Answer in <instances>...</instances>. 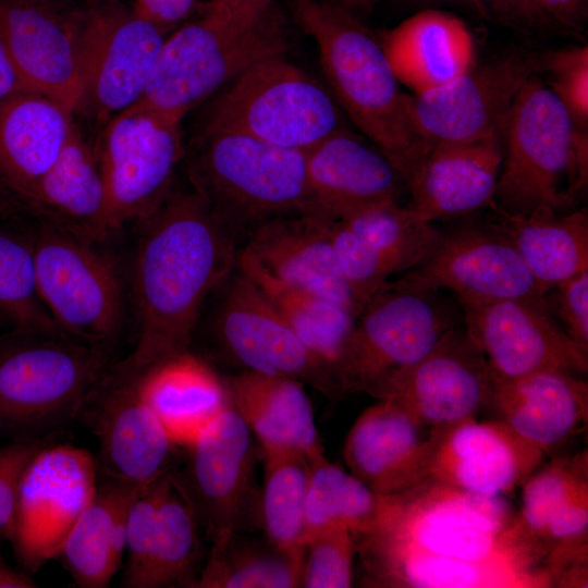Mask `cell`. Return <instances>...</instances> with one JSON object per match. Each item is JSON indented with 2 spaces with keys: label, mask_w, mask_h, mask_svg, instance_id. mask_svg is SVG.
<instances>
[{
  "label": "cell",
  "mask_w": 588,
  "mask_h": 588,
  "mask_svg": "<svg viewBox=\"0 0 588 588\" xmlns=\"http://www.w3.org/2000/svg\"><path fill=\"white\" fill-rule=\"evenodd\" d=\"M522 485L518 522L525 532L546 549L542 537L551 518L571 499L588 490L587 454L553 461L534 471Z\"/></svg>",
  "instance_id": "obj_42"
},
{
  "label": "cell",
  "mask_w": 588,
  "mask_h": 588,
  "mask_svg": "<svg viewBox=\"0 0 588 588\" xmlns=\"http://www.w3.org/2000/svg\"><path fill=\"white\" fill-rule=\"evenodd\" d=\"M22 212L21 205L0 188V220H10Z\"/></svg>",
  "instance_id": "obj_55"
},
{
  "label": "cell",
  "mask_w": 588,
  "mask_h": 588,
  "mask_svg": "<svg viewBox=\"0 0 588 588\" xmlns=\"http://www.w3.org/2000/svg\"><path fill=\"white\" fill-rule=\"evenodd\" d=\"M91 0H0V40L29 90L76 112Z\"/></svg>",
  "instance_id": "obj_13"
},
{
  "label": "cell",
  "mask_w": 588,
  "mask_h": 588,
  "mask_svg": "<svg viewBox=\"0 0 588 588\" xmlns=\"http://www.w3.org/2000/svg\"><path fill=\"white\" fill-rule=\"evenodd\" d=\"M137 225L130 275L136 338L115 366L140 376L189 352L205 304L235 270L240 247L193 191L174 189Z\"/></svg>",
  "instance_id": "obj_2"
},
{
  "label": "cell",
  "mask_w": 588,
  "mask_h": 588,
  "mask_svg": "<svg viewBox=\"0 0 588 588\" xmlns=\"http://www.w3.org/2000/svg\"><path fill=\"white\" fill-rule=\"evenodd\" d=\"M139 490L108 478L98 482L58 556L76 586L103 588L110 584L122 563L127 514Z\"/></svg>",
  "instance_id": "obj_35"
},
{
  "label": "cell",
  "mask_w": 588,
  "mask_h": 588,
  "mask_svg": "<svg viewBox=\"0 0 588 588\" xmlns=\"http://www.w3.org/2000/svg\"><path fill=\"white\" fill-rule=\"evenodd\" d=\"M94 145L115 232L147 219L174 192L185 155L181 122L131 106L100 128Z\"/></svg>",
  "instance_id": "obj_11"
},
{
  "label": "cell",
  "mask_w": 588,
  "mask_h": 588,
  "mask_svg": "<svg viewBox=\"0 0 588 588\" xmlns=\"http://www.w3.org/2000/svg\"><path fill=\"white\" fill-rule=\"evenodd\" d=\"M29 90L0 40V102L17 93Z\"/></svg>",
  "instance_id": "obj_53"
},
{
  "label": "cell",
  "mask_w": 588,
  "mask_h": 588,
  "mask_svg": "<svg viewBox=\"0 0 588 588\" xmlns=\"http://www.w3.org/2000/svg\"><path fill=\"white\" fill-rule=\"evenodd\" d=\"M200 527L174 470L160 500L142 588L196 587L201 568Z\"/></svg>",
  "instance_id": "obj_37"
},
{
  "label": "cell",
  "mask_w": 588,
  "mask_h": 588,
  "mask_svg": "<svg viewBox=\"0 0 588 588\" xmlns=\"http://www.w3.org/2000/svg\"><path fill=\"white\" fill-rule=\"evenodd\" d=\"M371 586L552 587L546 550L522 528L503 495H481L428 478L387 497L376 526L356 538Z\"/></svg>",
  "instance_id": "obj_1"
},
{
  "label": "cell",
  "mask_w": 588,
  "mask_h": 588,
  "mask_svg": "<svg viewBox=\"0 0 588 588\" xmlns=\"http://www.w3.org/2000/svg\"><path fill=\"white\" fill-rule=\"evenodd\" d=\"M483 16L519 29L532 30L547 27L534 0H478Z\"/></svg>",
  "instance_id": "obj_49"
},
{
  "label": "cell",
  "mask_w": 588,
  "mask_h": 588,
  "mask_svg": "<svg viewBox=\"0 0 588 588\" xmlns=\"http://www.w3.org/2000/svg\"><path fill=\"white\" fill-rule=\"evenodd\" d=\"M171 473L140 489L130 506L125 530L126 565L121 580L123 587L142 588L151 551L158 506Z\"/></svg>",
  "instance_id": "obj_44"
},
{
  "label": "cell",
  "mask_w": 588,
  "mask_h": 588,
  "mask_svg": "<svg viewBox=\"0 0 588 588\" xmlns=\"http://www.w3.org/2000/svg\"><path fill=\"white\" fill-rule=\"evenodd\" d=\"M49 443V439H37L0 449V537L12 539L23 475L33 457Z\"/></svg>",
  "instance_id": "obj_47"
},
{
  "label": "cell",
  "mask_w": 588,
  "mask_h": 588,
  "mask_svg": "<svg viewBox=\"0 0 588 588\" xmlns=\"http://www.w3.org/2000/svg\"><path fill=\"white\" fill-rule=\"evenodd\" d=\"M167 33L115 0H91L77 107L100 128L143 95Z\"/></svg>",
  "instance_id": "obj_18"
},
{
  "label": "cell",
  "mask_w": 588,
  "mask_h": 588,
  "mask_svg": "<svg viewBox=\"0 0 588 588\" xmlns=\"http://www.w3.org/2000/svg\"><path fill=\"white\" fill-rule=\"evenodd\" d=\"M236 267L260 287L308 350L335 370L354 315L324 296L274 277L240 252Z\"/></svg>",
  "instance_id": "obj_36"
},
{
  "label": "cell",
  "mask_w": 588,
  "mask_h": 588,
  "mask_svg": "<svg viewBox=\"0 0 588 588\" xmlns=\"http://www.w3.org/2000/svg\"><path fill=\"white\" fill-rule=\"evenodd\" d=\"M303 561L273 546H242L234 536L222 549L210 550L196 587L292 588L301 586Z\"/></svg>",
  "instance_id": "obj_41"
},
{
  "label": "cell",
  "mask_w": 588,
  "mask_h": 588,
  "mask_svg": "<svg viewBox=\"0 0 588 588\" xmlns=\"http://www.w3.org/2000/svg\"><path fill=\"white\" fill-rule=\"evenodd\" d=\"M332 224L304 213L273 218L249 233L238 252L274 277L342 305L356 318L360 309L341 271Z\"/></svg>",
  "instance_id": "obj_27"
},
{
  "label": "cell",
  "mask_w": 588,
  "mask_h": 588,
  "mask_svg": "<svg viewBox=\"0 0 588 588\" xmlns=\"http://www.w3.org/2000/svg\"><path fill=\"white\" fill-rule=\"evenodd\" d=\"M356 538L345 528H330L311 536L305 544L301 586L348 588L353 584Z\"/></svg>",
  "instance_id": "obj_43"
},
{
  "label": "cell",
  "mask_w": 588,
  "mask_h": 588,
  "mask_svg": "<svg viewBox=\"0 0 588 588\" xmlns=\"http://www.w3.org/2000/svg\"><path fill=\"white\" fill-rule=\"evenodd\" d=\"M21 205L26 213L90 243L102 244L115 233L95 145L75 123L54 164Z\"/></svg>",
  "instance_id": "obj_28"
},
{
  "label": "cell",
  "mask_w": 588,
  "mask_h": 588,
  "mask_svg": "<svg viewBox=\"0 0 588 588\" xmlns=\"http://www.w3.org/2000/svg\"><path fill=\"white\" fill-rule=\"evenodd\" d=\"M286 50L284 22L274 7L258 22L242 24L209 3L166 37L145 91L133 106L182 122L249 66Z\"/></svg>",
  "instance_id": "obj_5"
},
{
  "label": "cell",
  "mask_w": 588,
  "mask_h": 588,
  "mask_svg": "<svg viewBox=\"0 0 588 588\" xmlns=\"http://www.w3.org/2000/svg\"><path fill=\"white\" fill-rule=\"evenodd\" d=\"M7 221L0 220V328L66 338L40 297L27 229L10 228Z\"/></svg>",
  "instance_id": "obj_40"
},
{
  "label": "cell",
  "mask_w": 588,
  "mask_h": 588,
  "mask_svg": "<svg viewBox=\"0 0 588 588\" xmlns=\"http://www.w3.org/2000/svg\"><path fill=\"white\" fill-rule=\"evenodd\" d=\"M444 428H432L389 400L366 408L347 433L348 471L375 493L392 497L430 477Z\"/></svg>",
  "instance_id": "obj_23"
},
{
  "label": "cell",
  "mask_w": 588,
  "mask_h": 588,
  "mask_svg": "<svg viewBox=\"0 0 588 588\" xmlns=\"http://www.w3.org/2000/svg\"><path fill=\"white\" fill-rule=\"evenodd\" d=\"M76 419L98 441V470L142 489L172 470L175 445L144 400L139 376L112 365L83 402Z\"/></svg>",
  "instance_id": "obj_16"
},
{
  "label": "cell",
  "mask_w": 588,
  "mask_h": 588,
  "mask_svg": "<svg viewBox=\"0 0 588 588\" xmlns=\"http://www.w3.org/2000/svg\"><path fill=\"white\" fill-rule=\"evenodd\" d=\"M493 391L487 359L461 323L394 376L379 400L396 403L432 428H445L490 407Z\"/></svg>",
  "instance_id": "obj_21"
},
{
  "label": "cell",
  "mask_w": 588,
  "mask_h": 588,
  "mask_svg": "<svg viewBox=\"0 0 588 588\" xmlns=\"http://www.w3.org/2000/svg\"><path fill=\"white\" fill-rule=\"evenodd\" d=\"M588 530V490L571 499L549 522L542 542L549 553L551 547L565 538L587 532Z\"/></svg>",
  "instance_id": "obj_48"
},
{
  "label": "cell",
  "mask_w": 588,
  "mask_h": 588,
  "mask_svg": "<svg viewBox=\"0 0 588 588\" xmlns=\"http://www.w3.org/2000/svg\"><path fill=\"white\" fill-rule=\"evenodd\" d=\"M196 0H133L132 9L168 34L194 10Z\"/></svg>",
  "instance_id": "obj_50"
},
{
  "label": "cell",
  "mask_w": 588,
  "mask_h": 588,
  "mask_svg": "<svg viewBox=\"0 0 588 588\" xmlns=\"http://www.w3.org/2000/svg\"><path fill=\"white\" fill-rule=\"evenodd\" d=\"M539 75L520 88L500 134L504 151L492 208L511 215L539 207L563 212L576 197L579 127Z\"/></svg>",
  "instance_id": "obj_7"
},
{
  "label": "cell",
  "mask_w": 588,
  "mask_h": 588,
  "mask_svg": "<svg viewBox=\"0 0 588 588\" xmlns=\"http://www.w3.org/2000/svg\"><path fill=\"white\" fill-rule=\"evenodd\" d=\"M185 469L174 475L210 550L224 548L250 518L255 503L254 437L229 405L187 448Z\"/></svg>",
  "instance_id": "obj_14"
},
{
  "label": "cell",
  "mask_w": 588,
  "mask_h": 588,
  "mask_svg": "<svg viewBox=\"0 0 588 588\" xmlns=\"http://www.w3.org/2000/svg\"><path fill=\"white\" fill-rule=\"evenodd\" d=\"M501 163L500 135L432 146L405 183L407 207L428 222L491 209Z\"/></svg>",
  "instance_id": "obj_26"
},
{
  "label": "cell",
  "mask_w": 588,
  "mask_h": 588,
  "mask_svg": "<svg viewBox=\"0 0 588 588\" xmlns=\"http://www.w3.org/2000/svg\"><path fill=\"white\" fill-rule=\"evenodd\" d=\"M385 498L323 455L311 462L305 506L306 541L330 528L348 529L355 538L378 523Z\"/></svg>",
  "instance_id": "obj_38"
},
{
  "label": "cell",
  "mask_w": 588,
  "mask_h": 588,
  "mask_svg": "<svg viewBox=\"0 0 588 588\" xmlns=\"http://www.w3.org/2000/svg\"><path fill=\"white\" fill-rule=\"evenodd\" d=\"M139 389L168 437L184 449L230 405L225 384L189 352L140 375Z\"/></svg>",
  "instance_id": "obj_33"
},
{
  "label": "cell",
  "mask_w": 588,
  "mask_h": 588,
  "mask_svg": "<svg viewBox=\"0 0 588 588\" xmlns=\"http://www.w3.org/2000/svg\"><path fill=\"white\" fill-rule=\"evenodd\" d=\"M463 322L458 299L412 270L387 281L355 318L336 364L343 394L365 392L379 400L394 376L419 362Z\"/></svg>",
  "instance_id": "obj_6"
},
{
  "label": "cell",
  "mask_w": 588,
  "mask_h": 588,
  "mask_svg": "<svg viewBox=\"0 0 588 588\" xmlns=\"http://www.w3.org/2000/svg\"><path fill=\"white\" fill-rule=\"evenodd\" d=\"M260 525L278 550L304 559L305 506L311 461L292 453H262Z\"/></svg>",
  "instance_id": "obj_39"
},
{
  "label": "cell",
  "mask_w": 588,
  "mask_h": 588,
  "mask_svg": "<svg viewBox=\"0 0 588 588\" xmlns=\"http://www.w3.org/2000/svg\"><path fill=\"white\" fill-rule=\"evenodd\" d=\"M490 408L520 439L546 454L586 425L588 383L556 370L494 382Z\"/></svg>",
  "instance_id": "obj_30"
},
{
  "label": "cell",
  "mask_w": 588,
  "mask_h": 588,
  "mask_svg": "<svg viewBox=\"0 0 588 588\" xmlns=\"http://www.w3.org/2000/svg\"><path fill=\"white\" fill-rule=\"evenodd\" d=\"M73 114L34 90L0 102V188L20 205L60 156L74 125Z\"/></svg>",
  "instance_id": "obj_29"
},
{
  "label": "cell",
  "mask_w": 588,
  "mask_h": 588,
  "mask_svg": "<svg viewBox=\"0 0 588 588\" xmlns=\"http://www.w3.org/2000/svg\"><path fill=\"white\" fill-rule=\"evenodd\" d=\"M0 348V416L46 429L76 419L112 366L110 351L44 333H8Z\"/></svg>",
  "instance_id": "obj_10"
},
{
  "label": "cell",
  "mask_w": 588,
  "mask_h": 588,
  "mask_svg": "<svg viewBox=\"0 0 588 588\" xmlns=\"http://www.w3.org/2000/svg\"><path fill=\"white\" fill-rule=\"evenodd\" d=\"M218 290L215 336L245 370L307 383L330 400L344 396L334 368L308 350L249 277L236 267Z\"/></svg>",
  "instance_id": "obj_12"
},
{
  "label": "cell",
  "mask_w": 588,
  "mask_h": 588,
  "mask_svg": "<svg viewBox=\"0 0 588 588\" xmlns=\"http://www.w3.org/2000/svg\"><path fill=\"white\" fill-rule=\"evenodd\" d=\"M460 303L494 382L544 370L587 373L588 352L566 334L542 296Z\"/></svg>",
  "instance_id": "obj_19"
},
{
  "label": "cell",
  "mask_w": 588,
  "mask_h": 588,
  "mask_svg": "<svg viewBox=\"0 0 588 588\" xmlns=\"http://www.w3.org/2000/svg\"><path fill=\"white\" fill-rule=\"evenodd\" d=\"M550 75V88L565 107L575 126L588 122V48L574 46L544 53L542 73Z\"/></svg>",
  "instance_id": "obj_45"
},
{
  "label": "cell",
  "mask_w": 588,
  "mask_h": 588,
  "mask_svg": "<svg viewBox=\"0 0 588 588\" xmlns=\"http://www.w3.org/2000/svg\"><path fill=\"white\" fill-rule=\"evenodd\" d=\"M440 233L432 222L395 200L365 207L333 222L332 244L359 309L391 275L409 271L428 258Z\"/></svg>",
  "instance_id": "obj_20"
},
{
  "label": "cell",
  "mask_w": 588,
  "mask_h": 588,
  "mask_svg": "<svg viewBox=\"0 0 588 588\" xmlns=\"http://www.w3.org/2000/svg\"><path fill=\"white\" fill-rule=\"evenodd\" d=\"M33 218L27 231L47 310L66 338L111 351L124 330L126 298L113 258L101 244Z\"/></svg>",
  "instance_id": "obj_9"
},
{
  "label": "cell",
  "mask_w": 588,
  "mask_h": 588,
  "mask_svg": "<svg viewBox=\"0 0 588 588\" xmlns=\"http://www.w3.org/2000/svg\"><path fill=\"white\" fill-rule=\"evenodd\" d=\"M419 1L458 3V4H463V5H466V7L470 8V9H473L479 15L483 16V13H482V10H481V7H480L478 0H419Z\"/></svg>",
  "instance_id": "obj_57"
},
{
  "label": "cell",
  "mask_w": 588,
  "mask_h": 588,
  "mask_svg": "<svg viewBox=\"0 0 588 588\" xmlns=\"http://www.w3.org/2000/svg\"><path fill=\"white\" fill-rule=\"evenodd\" d=\"M380 39L399 82L414 95L444 86L475 65L468 27L445 11H419Z\"/></svg>",
  "instance_id": "obj_31"
},
{
  "label": "cell",
  "mask_w": 588,
  "mask_h": 588,
  "mask_svg": "<svg viewBox=\"0 0 588 588\" xmlns=\"http://www.w3.org/2000/svg\"><path fill=\"white\" fill-rule=\"evenodd\" d=\"M290 1L297 22L316 42L340 109L384 154L405 185L430 147L414 127L409 95L402 91L380 36L334 3Z\"/></svg>",
  "instance_id": "obj_3"
},
{
  "label": "cell",
  "mask_w": 588,
  "mask_h": 588,
  "mask_svg": "<svg viewBox=\"0 0 588 588\" xmlns=\"http://www.w3.org/2000/svg\"><path fill=\"white\" fill-rule=\"evenodd\" d=\"M30 574L12 568L0 555V588H32L37 585Z\"/></svg>",
  "instance_id": "obj_54"
},
{
  "label": "cell",
  "mask_w": 588,
  "mask_h": 588,
  "mask_svg": "<svg viewBox=\"0 0 588 588\" xmlns=\"http://www.w3.org/2000/svg\"><path fill=\"white\" fill-rule=\"evenodd\" d=\"M548 27L579 32L587 19L588 0H534Z\"/></svg>",
  "instance_id": "obj_51"
},
{
  "label": "cell",
  "mask_w": 588,
  "mask_h": 588,
  "mask_svg": "<svg viewBox=\"0 0 588 588\" xmlns=\"http://www.w3.org/2000/svg\"><path fill=\"white\" fill-rule=\"evenodd\" d=\"M340 5L354 13L355 10L365 9L375 0H323Z\"/></svg>",
  "instance_id": "obj_56"
},
{
  "label": "cell",
  "mask_w": 588,
  "mask_h": 588,
  "mask_svg": "<svg viewBox=\"0 0 588 588\" xmlns=\"http://www.w3.org/2000/svg\"><path fill=\"white\" fill-rule=\"evenodd\" d=\"M330 90L285 56L260 60L233 79L208 107L200 128L245 134L306 151L344 127Z\"/></svg>",
  "instance_id": "obj_8"
},
{
  "label": "cell",
  "mask_w": 588,
  "mask_h": 588,
  "mask_svg": "<svg viewBox=\"0 0 588 588\" xmlns=\"http://www.w3.org/2000/svg\"><path fill=\"white\" fill-rule=\"evenodd\" d=\"M425 283L458 302L543 296L510 238L488 219L440 233L432 253L412 269Z\"/></svg>",
  "instance_id": "obj_22"
},
{
  "label": "cell",
  "mask_w": 588,
  "mask_h": 588,
  "mask_svg": "<svg viewBox=\"0 0 588 588\" xmlns=\"http://www.w3.org/2000/svg\"><path fill=\"white\" fill-rule=\"evenodd\" d=\"M491 210V221L510 238L543 294L588 270L586 209L562 215L539 207L525 216Z\"/></svg>",
  "instance_id": "obj_34"
},
{
  "label": "cell",
  "mask_w": 588,
  "mask_h": 588,
  "mask_svg": "<svg viewBox=\"0 0 588 588\" xmlns=\"http://www.w3.org/2000/svg\"><path fill=\"white\" fill-rule=\"evenodd\" d=\"M544 53L514 50L439 88L409 95L417 134L431 148L500 135L524 84L542 73Z\"/></svg>",
  "instance_id": "obj_15"
},
{
  "label": "cell",
  "mask_w": 588,
  "mask_h": 588,
  "mask_svg": "<svg viewBox=\"0 0 588 588\" xmlns=\"http://www.w3.org/2000/svg\"><path fill=\"white\" fill-rule=\"evenodd\" d=\"M304 215L327 222L382 201H399L404 182L375 145L341 127L305 151Z\"/></svg>",
  "instance_id": "obj_24"
},
{
  "label": "cell",
  "mask_w": 588,
  "mask_h": 588,
  "mask_svg": "<svg viewBox=\"0 0 588 588\" xmlns=\"http://www.w3.org/2000/svg\"><path fill=\"white\" fill-rule=\"evenodd\" d=\"M225 388L230 406L258 441L261 454L292 453L311 462L324 454L302 382L244 370Z\"/></svg>",
  "instance_id": "obj_32"
},
{
  "label": "cell",
  "mask_w": 588,
  "mask_h": 588,
  "mask_svg": "<svg viewBox=\"0 0 588 588\" xmlns=\"http://www.w3.org/2000/svg\"><path fill=\"white\" fill-rule=\"evenodd\" d=\"M542 297L566 334L588 352V270L556 284Z\"/></svg>",
  "instance_id": "obj_46"
},
{
  "label": "cell",
  "mask_w": 588,
  "mask_h": 588,
  "mask_svg": "<svg viewBox=\"0 0 588 588\" xmlns=\"http://www.w3.org/2000/svg\"><path fill=\"white\" fill-rule=\"evenodd\" d=\"M543 455L501 419L469 418L443 429L429 478L476 494L503 495L522 485Z\"/></svg>",
  "instance_id": "obj_25"
},
{
  "label": "cell",
  "mask_w": 588,
  "mask_h": 588,
  "mask_svg": "<svg viewBox=\"0 0 588 588\" xmlns=\"http://www.w3.org/2000/svg\"><path fill=\"white\" fill-rule=\"evenodd\" d=\"M98 486L96 458L71 444H47L28 464L19 491L11 541L30 574L58 558Z\"/></svg>",
  "instance_id": "obj_17"
},
{
  "label": "cell",
  "mask_w": 588,
  "mask_h": 588,
  "mask_svg": "<svg viewBox=\"0 0 588 588\" xmlns=\"http://www.w3.org/2000/svg\"><path fill=\"white\" fill-rule=\"evenodd\" d=\"M210 4L242 24H253L271 10L273 0H211Z\"/></svg>",
  "instance_id": "obj_52"
},
{
  "label": "cell",
  "mask_w": 588,
  "mask_h": 588,
  "mask_svg": "<svg viewBox=\"0 0 588 588\" xmlns=\"http://www.w3.org/2000/svg\"><path fill=\"white\" fill-rule=\"evenodd\" d=\"M184 158L192 191L237 240L273 218L305 210V151L200 128Z\"/></svg>",
  "instance_id": "obj_4"
}]
</instances>
